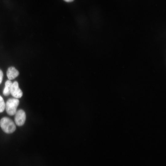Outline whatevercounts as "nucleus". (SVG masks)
Instances as JSON below:
<instances>
[{"mask_svg": "<svg viewBox=\"0 0 166 166\" xmlns=\"http://www.w3.org/2000/svg\"><path fill=\"white\" fill-rule=\"evenodd\" d=\"M0 126L7 133H11L16 129V126L13 121L9 118L4 117L0 120Z\"/></svg>", "mask_w": 166, "mask_h": 166, "instance_id": "f257e3e1", "label": "nucleus"}, {"mask_svg": "<svg viewBox=\"0 0 166 166\" xmlns=\"http://www.w3.org/2000/svg\"><path fill=\"white\" fill-rule=\"evenodd\" d=\"M19 102V100L16 98H10L7 100L5 104V109L8 114L10 116L15 115Z\"/></svg>", "mask_w": 166, "mask_h": 166, "instance_id": "f03ea898", "label": "nucleus"}, {"mask_svg": "<svg viewBox=\"0 0 166 166\" xmlns=\"http://www.w3.org/2000/svg\"><path fill=\"white\" fill-rule=\"evenodd\" d=\"M14 121L16 124L18 126L22 125L25 123L26 115L24 111L21 109L16 112L15 114Z\"/></svg>", "mask_w": 166, "mask_h": 166, "instance_id": "7ed1b4c3", "label": "nucleus"}, {"mask_svg": "<svg viewBox=\"0 0 166 166\" xmlns=\"http://www.w3.org/2000/svg\"><path fill=\"white\" fill-rule=\"evenodd\" d=\"M10 93L13 97L16 98H20L22 96V92L19 88L18 83L17 81H15L12 83Z\"/></svg>", "mask_w": 166, "mask_h": 166, "instance_id": "20e7f679", "label": "nucleus"}, {"mask_svg": "<svg viewBox=\"0 0 166 166\" xmlns=\"http://www.w3.org/2000/svg\"><path fill=\"white\" fill-rule=\"evenodd\" d=\"M19 73L14 67H10L8 68L6 72L7 76L9 80H11L16 78Z\"/></svg>", "mask_w": 166, "mask_h": 166, "instance_id": "39448f33", "label": "nucleus"}, {"mask_svg": "<svg viewBox=\"0 0 166 166\" xmlns=\"http://www.w3.org/2000/svg\"><path fill=\"white\" fill-rule=\"evenodd\" d=\"M12 84V82L10 80L6 81L5 83V87L3 92V94L4 96H7L10 93Z\"/></svg>", "mask_w": 166, "mask_h": 166, "instance_id": "423d86ee", "label": "nucleus"}, {"mask_svg": "<svg viewBox=\"0 0 166 166\" xmlns=\"http://www.w3.org/2000/svg\"><path fill=\"white\" fill-rule=\"evenodd\" d=\"M5 103L3 98L0 95V113L2 112L5 109Z\"/></svg>", "mask_w": 166, "mask_h": 166, "instance_id": "0eeeda50", "label": "nucleus"}, {"mask_svg": "<svg viewBox=\"0 0 166 166\" xmlns=\"http://www.w3.org/2000/svg\"><path fill=\"white\" fill-rule=\"evenodd\" d=\"M3 76V73L2 71L0 69V84L2 83Z\"/></svg>", "mask_w": 166, "mask_h": 166, "instance_id": "6e6552de", "label": "nucleus"}, {"mask_svg": "<svg viewBox=\"0 0 166 166\" xmlns=\"http://www.w3.org/2000/svg\"><path fill=\"white\" fill-rule=\"evenodd\" d=\"M65 1L67 2H70L73 1L74 0H64Z\"/></svg>", "mask_w": 166, "mask_h": 166, "instance_id": "1a4fd4ad", "label": "nucleus"}]
</instances>
